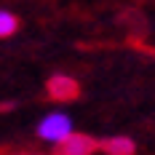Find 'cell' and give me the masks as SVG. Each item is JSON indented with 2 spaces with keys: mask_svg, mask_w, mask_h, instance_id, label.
Returning <instances> with one entry per match:
<instances>
[{
  "mask_svg": "<svg viewBox=\"0 0 155 155\" xmlns=\"http://www.w3.org/2000/svg\"><path fill=\"white\" fill-rule=\"evenodd\" d=\"M70 134H72V123H70V118L64 112H48L38 126V137L46 142H54V144L67 139Z\"/></svg>",
  "mask_w": 155,
  "mask_h": 155,
  "instance_id": "1",
  "label": "cell"
},
{
  "mask_svg": "<svg viewBox=\"0 0 155 155\" xmlns=\"http://www.w3.org/2000/svg\"><path fill=\"white\" fill-rule=\"evenodd\" d=\"M99 150V142L88 137V134H70L67 139H62L56 144L54 155H94Z\"/></svg>",
  "mask_w": 155,
  "mask_h": 155,
  "instance_id": "2",
  "label": "cell"
},
{
  "mask_svg": "<svg viewBox=\"0 0 155 155\" xmlns=\"http://www.w3.org/2000/svg\"><path fill=\"white\" fill-rule=\"evenodd\" d=\"M46 91L54 102H72L80 94V86H78L75 78H70V75H54V78H48Z\"/></svg>",
  "mask_w": 155,
  "mask_h": 155,
  "instance_id": "3",
  "label": "cell"
},
{
  "mask_svg": "<svg viewBox=\"0 0 155 155\" xmlns=\"http://www.w3.org/2000/svg\"><path fill=\"white\" fill-rule=\"evenodd\" d=\"M99 150L104 155H134L137 153V144L128 137H110V139L99 142Z\"/></svg>",
  "mask_w": 155,
  "mask_h": 155,
  "instance_id": "4",
  "label": "cell"
},
{
  "mask_svg": "<svg viewBox=\"0 0 155 155\" xmlns=\"http://www.w3.org/2000/svg\"><path fill=\"white\" fill-rule=\"evenodd\" d=\"M16 30H19V16L0 8V38H11Z\"/></svg>",
  "mask_w": 155,
  "mask_h": 155,
  "instance_id": "5",
  "label": "cell"
},
{
  "mask_svg": "<svg viewBox=\"0 0 155 155\" xmlns=\"http://www.w3.org/2000/svg\"><path fill=\"white\" fill-rule=\"evenodd\" d=\"M5 155H35V153H5Z\"/></svg>",
  "mask_w": 155,
  "mask_h": 155,
  "instance_id": "6",
  "label": "cell"
}]
</instances>
